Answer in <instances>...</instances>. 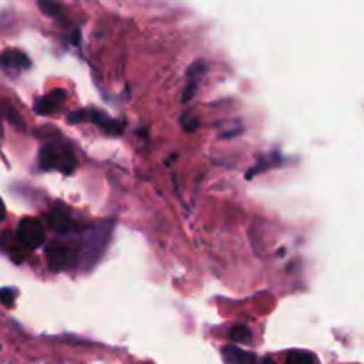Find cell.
Returning a JSON list of instances; mask_svg holds the SVG:
<instances>
[{
    "label": "cell",
    "mask_w": 364,
    "mask_h": 364,
    "mask_svg": "<svg viewBox=\"0 0 364 364\" xmlns=\"http://www.w3.org/2000/svg\"><path fill=\"white\" fill-rule=\"evenodd\" d=\"M39 166L45 171H59L63 174H73L78 162L73 151L60 142H48L39 151Z\"/></svg>",
    "instance_id": "cell-1"
},
{
    "label": "cell",
    "mask_w": 364,
    "mask_h": 364,
    "mask_svg": "<svg viewBox=\"0 0 364 364\" xmlns=\"http://www.w3.org/2000/svg\"><path fill=\"white\" fill-rule=\"evenodd\" d=\"M84 121L95 123L96 127H100L103 132L110 135H121L124 132V121L112 119V117L105 116L98 109H82L70 114V123H84Z\"/></svg>",
    "instance_id": "cell-2"
},
{
    "label": "cell",
    "mask_w": 364,
    "mask_h": 364,
    "mask_svg": "<svg viewBox=\"0 0 364 364\" xmlns=\"http://www.w3.org/2000/svg\"><path fill=\"white\" fill-rule=\"evenodd\" d=\"M14 237H16V240L27 251H34V249L43 245V242L46 238V231L38 219H34V217H23L20 220V224H18V230Z\"/></svg>",
    "instance_id": "cell-3"
},
{
    "label": "cell",
    "mask_w": 364,
    "mask_h": 364,
    "mask_svg": "<svg viewBox=\"0 0 364 364\" xmlns=\"http://www.w3.org/2000/svg\"><path fill=\"white\" fill-rule=\"evenodd\" d=\"M48 219L50 228H52L55 233L66 235V233H75V231L80 230V223L77 220L75 213L70 208H66L64 205H55V208L46 215Z\"/></svg>",
    "instance_id": "cell-4"
},
{
    "label": "cell",
    "mask_w": 364,
    "mask_h": 364,
    "mask_svg": "<svg viewBox=\"0 0 364 364\" xmlns=\"http://www.w3.org/2000/svg\"><path fill=\"white\" fill-rule=\"evenodd\" d=\"M46 262H48L50 270L60 272V270L71 267V263L75 262V252L64 242H52L46 247Z\"/></svg>",
    "instance_id": "cell-5"
},
{
    "label": "cell",
    "mask_w": 364,
    "mask_h": 364,
    "mask_svg": "<svg viewBox=\"0 0 364 364\" xmlns=\"http://www.w3.org/2000/svg\"><path fill=\"white\" fill-rule=\"evenodd\" d=\"M31 66V60L20 50H6V52L0 53V70L6 71V73H20L21 70H27Z\"/></svg>",
    "instance_id": "cell-6"
},
{
    "label": "cell",
    "mask_w": 364,
    "mask_h": 364,
    "mask_svg": "<svg viewBox=\"0 0 364 364\" xmlns=\"http://www.w3.org/2000/svg\"><path fill=\"white\" fill-rule=\"evenodd\" d=\"M64 102H66V91L64 89H53L52 92L36 100L34 110L38 114H41V116H50V114L57 112L63 107Z\"/></svg>",
    "instance_id": "cell-7"
},
{
    "label": "cell",
    "mask_w": 364,
    "mask_h": 364,
    "mask_svg": "<svg viewBox=\"0 0 364 364\" xmlns=\"http://www.w3.org/2000/svg\"><path fill=\"white\" fill-rule=\"evenodd\" d=\"M0 247L7 252V256H9L14 263H21L27 258L28 251L16 240V237H14L11 231H6V233L0 235Z\"/></svg>",
    "instance_id": "cell-8"
},
{
    "label": "cell",
    "mask_w": 364,
    "mask_h": 364,
    "mask_svg": "<svg viewBox=\"0 0 364 364\" xmlns=\"http://www.w3.org/2000/svg\"><path fill=\"white\" fill-rule=\"evenodd\" d=\"M205 73H206L205 63H196L194 66H191V70H188V75H187V85H185L183 95H181V98H183L185 103H188L192 98H194L199 82H201V78L205 77Z\"/></svg>",
    "instance_id": "cell-9"
},
{
    "label": "cell",
    "mask_w": 364,
    "mask_h": 364,
    "mask_svg": "<svg viewBox=\"0 0 364 364\" xmlns=\"http://www.w3.org/2000/svg\"><path fill=\"white\" fill-rule=\"evenodd\" d=\"M223 359L226 364H256L258 359L256 355L244 352L242 348L233 347V345H228L223 348Z\"/></svg>",
    "instance_id": "cell-10"
},
{
    "label": "cell",
    "mask_w": 364,
    "mask_h": 364,
    "mask_svg": "<svg viewBox=\"0 0 364 364\" xmlns=\"http://www.w3.org/2000/svg\"><path fill=\"white\" fill-rule=\"evenodd\" d=\"M230 340L235 341V343H249L252 340V334L251 331L247 329L245 326H233L230 329Z\"/></svg>",
    "instance_id": "cell-11"
},
{
    "label": "cell",
    "mask_w": 364,
    "mask_h": 364,
    "mask_svg": "<svg viewBox=\"0 0 364 364\" xmlns=\"http://www.w3.org/2000/svg\"><path fill=\"white\" fill-rule=\"evenodd\" d=\"M284 364H316V358L311 354V352L295 350L288 355Z\"/></svg>",
    "instance_id": "cell-12"
},
{
    "label": "cell",
    "mask_w": 364,
    "mask_h": 364,
    "mask_svg": "<svg viewBox=\"0 0 364 364\" xmlns=\"http://www.w3.org/2000/svg\"><path fill=\"white\" fill-rule=\"evenodd\" d=\"M16 288H2L0 290V302H2L6 308H13L14 301H16Z\"/></svg>",
    "instance_id": "cell-13"
},
{
    "label": "cell",
    "mask_w": 364,
    "mask_h": 364,
    "mask_svg": "<svg viewBox=\"0 0 364 364\" xmlns=\"http://www.w3.org/2000/svg\"><path fill=\"white\" fill-rule=\"evenodd\" d=\"M4 219H6V205H4L2 198H0V223H2Z\"/></svg>",
    "instance_id": "cell-14"
},
{
    "label": "cell",
    "mask_w": 364,
    "mask_h": 364,
    "mask_svg": "<svg viewBox=\"0 0 364 364\" xmlns=\"http://www.w3.org/2000/svg\"><path fill=\"white\" fill-rule=\"evenodd\" d=\"M256 364H276L272 361V359H263V361H259V363H256Z\"/></svg>",
    "instance_id": "cell-15"
},
{
    "label": "cell",
    "mask_w": 364,
    "mask_h": 364,
    "mask_svg": "<svg viewBox=\"0 0 364 364\" xmlns=\"http://www.w3.org/2000/svg\"><path fill=\"white\" fill-rule=\"evenodd\" d=\"M0 134H2V132H0Z\"/></svg>",
    "instance_id": "cell-16"
}]
</instances>
